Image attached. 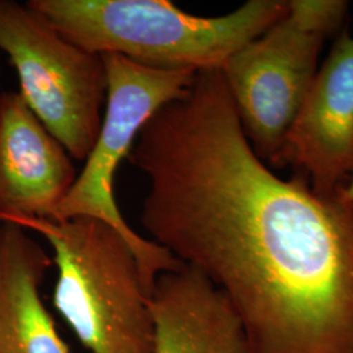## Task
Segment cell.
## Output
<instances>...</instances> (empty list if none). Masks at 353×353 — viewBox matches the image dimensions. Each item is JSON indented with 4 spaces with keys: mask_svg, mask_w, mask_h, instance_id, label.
Here are the masks:
<instances>
[{
    "mask_svg": "<svg viewBox=\"0 0 353 353\" xmlns=\"http://www.w3.org/2000/svg\"><path fill=\"white\" fill-rule=\"evenodd\" d=\"M152 241L220 290L250 353H353V212L255 153L220 70L141 128Z\"/></svg>",
    "mask_w": 353,
    "mask_h": 353,
    "instance_id": "1",
    "label": "cell"
},
{
    "mask_svg": "<svg viewBox=\"0 0 353 353\" xmlns=\"http://www.w3.org/2000/svg\"><path fill=\"white\" fill-rule=\"evenodd\" d=\"M64 38L100 55L161 70H220L287 12L283 0H249L233 12L196 16L166 0H29Z\"/></svg>",
    "mask_w": 353,
    "mask_h": 353,
    "instance_id": "2",
    "label": "cell"
},
{
    "mask_svg": "<svg viewBox=\"0 0 353 353\" xmlns=\"http://www.w3.org/2000/svg\"><path fill=\"white\" fill-rule=\"evenodd\" d=\"M3 223L39 234L50 245L58 270L54 306L87 350L156 353L151 293L118 230L90 217H14Z\"/></svg>",
    "mask_w": 353,
    "mask_h": 353,
    "instance_id": "3",
    "label": "cell"
},
{
    "mask_svg": "<svg viewBox=\"0 0 353 353\" xmlns=\"http://www.w3.org/2000/svg\"><path fill=\"white\" fill-rule=\"evenodd\" d=\"M345 0H290L287 12L220 68L252 150L271 164L310 88L326 38L348 12Z\"/></svg>",
    "mask_w": 353,
    "mask_h": 353,
    "instance_id": "4",
    "label": "cell"
},
{
    "mask_svg": "<svg viewBox=\"0 0 353 353\" xmlns=\"http://www.w3.org/2000/svg\"><path fill=\"white\" fill-rule=\"evenodd\" d=\"M108 96L101 130L75 183L52 220L90 217L118 230L135 254L152 294L156 279L182 263L128 225L114 196V176L132 150L141 128L165 105L182 97L194 83L191 70H161L135 63L121 55H102Z\"/></svg>",
    "mask_w": 353,
    "mask_h": 353,
    "instance_id": "5",
    "label": "cell"
},
{
    "mask_svg": "<svg viewBox=\"0 0 353 353\" xmlns=\"http://www.w3.org/2000/svg\"><path fill=\"white\" fill-rule=\"evenodd\" d=\"M0 50L29 109L71 159L85 161L101 130L108 96L103 57L85 50L26 4L0 0Z\"/></svg>",
    "mask_w": 353,
    "mask_h": 353,
    "instance_id": "6",
    "label": "cell"
},
{
    "mask_svg": "<svg viewBox=\"0 0 353 353\" xmlns=\"http://www.w3.org/2000/svg\"><path fill=\"white\" fill-rule=\"evenodd\" d=\"M292 166L322 196H336L353 169V34L347 29L318 68L271 164Z\"/></svg>",
    "mask_w": 353,
    "mask_h": 353,
    "instance_id": "7",
    "label": "cell"
},
{
    "mask_svg": "<svg viewBox=\"0 0 353 353\" xmlns=\"http://www.w3.org/2000/svg\"><path fill=\"white\" fill-rule=\"evenodd\" d=\"M77 174L68 152L20 93H0V223L14 217L52 220Z\"/></svg>",
    "mask_w": 353,
    "mask_h": 353,
    "instance_id": "8",
    "label": "cell"
},
{
    "mask_svg": "<svg viewBox=\"0 0 353 353\" xmlns=\"http://www.w3.org/2000/svg\"><path fill=\"white\" fill-rule=\"evenodd\" d=\"M151 305L156 353H250L224 294L191 267L156 279Z\"/></svg>",
    "mask_w": 353,
    "mask_h": 353,
    "instance_id": "9",
    "label": "cell"
},
{
    "mask_svg": "<svg viewBox=\"0 0 353 353\" xmlns=\"http://www.w3.org/2000/svg\"><path fill=\"white\" fill-rule=\"evenodd\" d=\"M51 265L28 230L0 223V353H70L41 297Z\"/></svg>",
    "mask_w": 353,
    "mask_h": 353,
    "instance_id": "10",
    "label": "cell"
},
{
    "mask_svg": "<svg viewBox=\"0 0 353 353\" xmlns=\"http://www.w3.org/2000/svg\"><path fill=\"white\" fill-rule=\"evenodd\" d=\"M336 198L343 205H345L353 212V169L351 174L348 176V179H347V182L338 191Z\"/></svg>",
    "mask_w": 353,
    "mask_h": 353,
    "instance_id": "11",
    "label": "cell"
}]
</instances>
